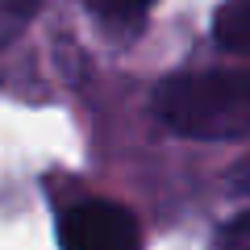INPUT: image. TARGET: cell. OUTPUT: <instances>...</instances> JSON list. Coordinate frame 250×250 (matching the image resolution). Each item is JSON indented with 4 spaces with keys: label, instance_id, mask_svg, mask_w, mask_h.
I'll return each mask as SVG.
<instances>
[{
    "label": "cell",
    "instance_id": "6da1fadb",
    "mask_svg": "<svg viewBox=\"0 0 250 250\" xmlns=\"http://www.w3.org/2000/svg\"><path fill=\"white\" fill-rule=\"evenodd\" d=\"M154 108L167 121V129L196 142L250 138V67L171 75L154 92Z\"/></svg>",
    "mask_w": 250,
    "mask_h": 250
},
{
    "label": "cell",
    "instance_id": "7a4b0ae2",
    "mask_svg": "<svg viewBox=\"0 0 250 250\" xmlns=\"http://www.w3.org/2000/svg\"><path fill=\"white\" fill-rule=\"evenodd\" d=\"M62 250H138V221L113 200H80L59 221Z\"/></svg>",
    "mask_w": 250,
    "mask_h": 250
},
{
    "label": "cell",
    "instance_id": "3957f363",
    "mask_svg": "<svg viewBox=\"0 0 250 250\" xmlns=\"http://www.w3.org/2000/svg\"><path fill=\"white\" fill-rule=\"evenodd\" d=\"M217 42L250 54V0H225L217 13Z\"/></svg>",
    "mask_w": 250,
    "mask_h": 250
},
{
    "label": "cell",
    "instance_id": "277c9868",
    "mask_svg": "<svg viewBox=\"0 0 250 250\" xmlns=\"http://www.w3.org/2000/svg\"><path fill=\"white\" fill-rule=\"evenodd\" d=\"M83 4L92 13H100V17H108V21H134L150 9L154 0H83Z\"/></svg>",
    "mask_w": 250,
    "mask_h": 250
},
{
    "label": "cell",
    "instance_id": "5b68a950",
    "mask_svg": "<svg viewBox=\"0 0 250 250\" xmlns=\"http://www.w3.org/2000/svg\"><path fill=\"white\" fill-rule=\"evenodd\" d=\"M217 250H250V213L233 217L217 233Z\"/></svg>",
    "mask_w": 250,
    "mask_h": 250
},
{
    "label": "cell",
    "instance_id": "8992f818",
    "mask_svg": "<svg viewBox=\"0 0 250 250\" xmlns=\"http://www.w3.org/2000/svg\"><path fill=\"white\" fill-rule=\"evenodd\" d=\"M242 188H246V192H250V163H246V167H242Z\"/></svg>",
    "mask_w": 250,
    "mask_h": 250
}]
</instances>
